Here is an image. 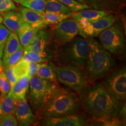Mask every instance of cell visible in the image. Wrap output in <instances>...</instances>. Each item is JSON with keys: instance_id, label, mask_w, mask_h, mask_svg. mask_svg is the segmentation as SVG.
<instances>
[{"instance_id": "6da1fadb", "label": "cell", "mask_w": 126, "mask_h": 126, "mask_svg": "<svg viewBox=\"0 0 126 126\" xmlns=\"http://www.w3.org/2000/svg\"><path fill=\"white\" fill-rule=\"evenodd\" d=\"M83 108L92 119H113L122 114L125 106L114 97L101 83L86 86L79 94Z\"/></svg>"}, {"instance_id": "7a4b0ae2", "label": "cell", "mask_w": 126, "mask_h": 126, "mask_svg": "<svg viewBox=\"0 0 126 126\" xmlns=\"http://www.w3.org/2000/svg\"><path fill=\"white\" fill-rule=\"evenodd\" d=\"M89 51L83 72L87 82H94L103 78L114 68L115 62L109 52L100 43L89 38Z\"/></svg>"}, {"instance_id": "3957f363", "label": "cell", "mask_w": 126, "mask_h": 126, "mask_svg": "<svg viewBox=\"0 0 126 126\" xmlns=\"http://www.w3.org/2000/svg\"><path fill=\"white\" fill-rule=\"evenodd\" d=\"M83 108L80 97L57 85L51 98L39 113L42 117H60L77 114Z\"/></svg>"}, {"instance_id": "277c9868", "label": "cell", "mask_w": 126, "mask_h": 126, "mask_svg": "<svg viewBox=\"0 0 126 126\" xmlns=\"http://www.w3.org/2000/svg\"><path fill=\"white\" fill-rule=\"evenodd\" d=\"M88 51V39L77 36L68 43L56 47L52 58L57 65H70L83 71Z\"/></svg>"}, {"instance_id": "5b68a950", "label": "cell", "mask_w": 126, "mask_h": 126, "mask_svg": "<svg viewBox=\"0 0 126 126\" xmlns=\"http://www.w3.org/2000/svg\"><path fill=\"white\" fill-rule=\"evenodd\" d=\"M57 85L56 82L43 79L37 75L30 79L29 102L37 115L49 101Z\"/></svg>"}, {"instance_id": "8992f818", "label": "cell", "mask_w": 126, "mask_h": 126, "mask_svg": "<svg viewBox=\"0 0 126 126\" xmlns=\"http://www.w3.org/2000/svg\"><path fill=\"white\" fill-rule=\"evenodd\" d=\"M57 79L80 94L87 86L83 71L70 65L54 66Z\"/></svg>"}, {"instance_id": "52a82bcc", "label": "cell", "mask_w": 126, "mask_h": 126, "mask_svg": "<svg viewBox=\"0 0 126 126\" xmlns=\"http://www.w3.org/2000/svg\"><path fill=\"white\" fill-rule=\"evenodd\" d=\"M100 44L111 54L120 55L125 47V39L122 28L119 24H113L98 35Z\"/></svg>"}, {"instance_id": "ba28073f", "label": "cell", "mask_w": 126, "mask_h": 126, "mask_svg": "<svg viewBox=\"0 0 126 126\" xmlns=\"http://www.w3.org/2000/svg\"><path fill=\"white\" fill-rule=\"evenodd\" d=\"M106 90L120 101L126 97V70L125 67L120 68L107 76L102 83Z\"/></svg>"}, {"instance_id": "9c48e42d", "label": "cell", "mask_w": 126, "mask_h": 126, "mask_svg": "<svg viewBox=\"0 0 126 126\" xmlns=\"http://www.w3.org/2000/svg\"><path fill=\"white\" fill-rule=\"evenodd\" d=\"M78 35L77 22L68 17L57 24L53 33V42L56 47H58L70 42Z\"/></svg>"}, {"instance_id": "30bf717a", "label": "cell", "mask_w": 126, "mask_h": 126, "mask_svg": "<svg viewBox=\"0 0 126 126\" xmlns=\"http://www.w3.org/2000/svg\"><path fill=\"white\" fill-rule=\"evenodd\" d=\"M88 120L81 115L74 114L60 117H42L38 123L45 126H83L88 125Z\"/></svg>"}, {"instance_id": "8fae6325", "label": "cell", "mask_w": 126, "mask_h": 126, "mask_svg": "<svg viewBox=\"0 0 126 126\" xmlns=\"http://www.w3.org/2000/svg\"><path fill=\"white\" fill-rule=\"evenodd\" d=\"M53 42V33L49 30L45 29V27L37 32L36 36L24 48L25 51H29L39 54H52L48 49V47Z\"/></svg>"}, {"instance_id": "7c38bea8", "label": "cell", "mask_w": 126, "mask_h": 126, "mask_svg": "<svg viewBox=\"0 0 126 126\" xmlns=\"http://www.w3.org/2000/svg\"><path fill=\"white\" fill-rule=\"evenodd\" d=\"M15 114L18 125L20 126L35 125L39 120L38 116L34 114L30 108L26 98L17 101Z\"/></svg>"}, {"instance_id": "4fadbf2b", "label": "cell", "mask_w": 126, "mask_h": 126, "mask_svg": "<svg viewBox=\"0 0 126 126\" xmlns=\"http://www.w3.org/2000/svg\"><path fill=\"white\" fill-rule=\"evenodd\" d=\"M4 25L11 32L16 33L21 25L25 22L20 12L11 10L2 14Z\"/></svg>"}, {"instance_id": "5bb4252c", "label": "cell", "mask_w": 126, "mask_h": 126, "mask_svg": "<svg viewBox=\"0 0 126 126\" xmlns=\"http://www.w3.org/2000/svg\"><path fill=\"white\" fill-rule=\"evenodd\" d=\"M44 27L40 26H34L24 22L21 25L17 32L20 44L23 48H25L33 39L39 30Z\"/></svg>"}, {"instance_id": "9a60e30c", "label": "cell", "mask_w": 126, "mask_h": 126, "mask_svg": "<svg viewBox=\"0 0 126 126\" xmlns=\"http://www.w3.org/2000/svg\"><path fill=\"white\" fill-rule=\"evenodd\" d=\"M30 78L28 75L20 77L11 88V92L15 100L18 101L20 99L26 98L29 86Z\"/></svg>"}, {"instance_id": "2e32d148", "label": "cell", "mask_w": 126, "mask_h": 126, "mask_svg": "<svg viewBox=\"0 0 126 126\" xmlns=\"http://www.w3.org/2000/svg\"><path fill=\"white\" fill-rule=\"evenodd\" d=\"M116 16L113 14H110L104 16L98 19L91 21L94 37H97L102 31L109 28L116 21Z\"/></svg>"}, {"instance_id": "e0dca14e", "label": "cell", "mask_w": 126, "mask_h": 126, "mask_svg": "<svg viewBox=\"0 0 126 126\" xmlns=\"http://www.w3.org/2000/svg\"><path fill=\"white\" fill-rule=\"evenodd\" d=\"M20 12L25 22L34 26H40L42 27L46 26L43 22V13L42 12L25 7L22 8Z\"/></svg>"}, {"instance_id": "ac0fdd59", "label": "cell", "mask_w": 126, "mask_h": 126, "mask_svg": "<svg viewBox=\"0 0 126 126\" xmlns=\"http://www.w3.org/2000/svg\"><path fill=\"white\" fill-rule=\"evenodd\" d=\"M108 14L109 12L106 11L85 9L77 12H72L70 17L75 20L79 18H83L89 21H93L101 18Z\"/></svg>"}, {"instance_id": "d6986e66", "label": "cell", "mask_w": 126, "mask_h": 126, "mask_svg": "<svg viewBox=\"0 0 126 126\" xmlns=\"http://www.w3.org/2000/svg\"><path fill=\"white\" fill-rule=\"evenodd\" d=\"M17 100L12 96L11 91L5 96L1 98L0 100V120L5 115L15 114Z\"/></svg>"}, {"instance_id": "ffe728a7", "label": "cell", "mask_w": 126, "mask_h": 126, "mask_svg": "<svg viewBox=\"0 0 126 126\" xmlns=\"http://www.w3.org/2000/svg\"><path fill=\"white\" fill-rule=\"evenodd\" d=\"M20 46L22 45L20 44L18 34L16 33L11 32L8 37L5 45L2 58V61L5 60L9 56L16 51Z\"/></svg>"}, {"instance_id": "44dd1931", "label": "cell", "mask_w": 126, "mask_h": 126, "mask_svg": "<svg viewBox=\"0 0 126 126\" xmlns=\"http://www.w3.org/2000/svg\"><path fill=\"white\" fill-rule=\"evenodd\" d=\"M54 67L53 64H48L47 62L39 63L36 75L43 79L56 82L57 79Z\"/></svg>"}, {"instance_id": "7402d4cb", "label": "cell", "mask_w": 126, "mask_h": 126, "mask_svg": "<svg viewBox=\"0 0 126 126\" xmlns=\"http://www.w3.org/2000/svg\"><path fill=\"white\" fill-rule=\"evenodd\" d=\"M45 11L70 16L72 12L68 7L57 0H46Z\"/></svg>"}, {"instance_id": "603a6c76", "label": "cell", "mask_w": 126, "mask_h": 126, "mask_svg": "<svg viewBox=\"0 0 126 126\" xmlns=\"http://www.w3.org/2000/svg\"><path fill=\"white\" fill-rule=\"evenodd\" d=\"M53 55L50 54H39L34 52L25 51L22 59L28 62H35L37 63H45L50 61L52 59Z\"/></svg>"}, {"instance_id": "cb8c5ba5", "label": "cell", "mask_w": 126, "mask_h": 126, "mask_svg": "<svg viewBox=\"0 0 126 126\" xmlns=\"http://www.w3.org/2000/svg\"><path fill=\"white\" fill-rule=\"evenodd\" d=\"M43 22L46 26L48 25H57L63 20L70 17V16L45 11L43 13Z\"/></svg>"}, {"instance_id": "d4e9b609", "label": "cell", "mask_w": 126, "mask_h": 126, "mask_svg": "<svg viewBox=\"0 0 126 126\" xmlns=\"http://www.w3.org/2000/svg\"><path fill=\"white\" fill-rule=\"evenodd\" d=\"M23 53H24V48L22 46H20L16 51L9 56L5 60L2 61L4 70L9 67H12L19 62L22 58Z\"/></svg>"}, {"instance_id": "484cf974", "label": "cell", "mask_w": 126, "mask_h": 126, "mask_svg": "<svg viewBox=\"0 0 126 126\" xmlns=\"http://www.w3.org/2000/svg\"><path fill=\"white\" fill-rule=\"evenodd\" d=\"M29 63L27 61L21 59L19 62L12 66L14 74L18 79L23 75H28Z\"/></svg>"}, {"instance_id": "4316f807", "label": "cell", "mask_w": 126, "mask_h": 126, "mask_svg": "<svg viewBox=\"0 0 126 126\" xmlns=\"http://www.w3.org/2000/svg\"><path fill=\"white\" fill-rule=\"evenodd\" d=\"M46 0H26L22 4L23 7L43 13L45 11Z\"/></svg>"}, {"instance_id": "83f0119b", "label": "cell", "mask_w": 126, "mask_h": 126, "mask_svg": "<svg viewBox=\"0 0 126 126\" xmlns=\"http://www.w3.org/2000/svg\"><path fill=\"white\" fill-rule=\"evenodd\" d=\"M11 86L4 70L0 73V95L1 98L5 96L11 90Z\"/></svg>"}, {"instance_id": "f1b7e54d", "label": "cell", "mask_w": 126, "mask_h": 126, "mask_svg": "<svg viewBox=\"0 0 126 126\" xmlns=\"http://www.w3.org/2000/svg\"><path fill=\"white\" fill-rule=\"evenodd\" d=\"M68 7L72 12H77L90 8L87 4H82L77 0H57Z\"/></svg>"}, {"instance_id": "f546056e", "label": "cell", "mask_w": 126, "mask_h": 126, "mask_svg": "<svg viewBox=\"0 0 126 126\" xmlns=\"http://www.w3.org/2000/svg\"><path fill=\"white\" fill-rule=\"evenodd\" d=\"M11 32L8 28L1 23L0 25V58L2 59L4 47L7 42V38L11 33Z\"/></svg>"}, {"instance_id": "4dcf8cb0", "label": "cell", "mask_w": 126, "mask_h": 126, "mask_svg": "<svg viewBox=\"0 0 126 126\" xmlns=\"http://www.w3.org/2000/svg\"><path fill=\"white\" fill-rule=\"evenodd\" d=\"M18 126L16 116L14 114H8L4 116L0 120V126Z\"/></svg>"}, {"instance_id": "1f68e13d", "label": "cell", "mask_w": 126, "mask_h": 126, "mask_svg": "<svg viewBox=\"0 0 126 126\" xmlns=\"http://www.w3.org/2000/svg\"><path fill=\"white\" fill-rule=\"evenodd\" d=\"M16 9V6L12 0H0V13Z\"/></svg>"}, {"instance_id": "d6a6232c", "label": "cell", "mask_w": 126, "mask_h": 126, "mask_svg": "<svg viewBox=\"0 0 126 126\" xmlns=\"http://www.w3.org/2000/svg\"><path fill=\"white\" fill-rule=\"evenodd\" d=\"M4 71L5 72L6 75H7L8 79L10 83L11 86H12L18 80V79L16 78L15 75H14L12 67H9L7 68L4 69Z\"/></svg>"}, {"instance_id": "836d02e7", "label": "cell", "mask_w": 126, "mask_h": 126, "mask_svg": "<svg viewBox=\"0 0 126 126\" xmlns=\"http://www.w3.org/2000/svg\"><path fill=\"white\" fill-rule=\"evenodd\" d=\"M39 63L35 62H29V67H28V75L30 79L34 75H36L37 72V69H38Z\"/></svg>"}, {"instance_id": "e575fe53", "label": "cell", "mask_w": 126, "mask_h": 126, "mask_svg": "<svg viewBox=\"0 0 126 126\" xmlns=\"http://www.w3.org/2000/svg\"><path fill=\"white\" fill-rule=\"evenodd\" d=\"M13 2H16L18 3V4H22L23 2H25V1H26V0H12Z\"/></svg>"}, {"instance_id": "d590c367", "label": "cell", "mask_w": 126, "mask_h": 126, "mask_svg": "<svg viewBox=\"0 0 126 126\" xmlns=\"http://www.w3.org/2000/svg\"><path fill=\"white\" fill-rule=\"evenodd\" d=\"M4 70V67H3V63L2 59L0 58V73Z\"/></svg>"}, {"instance_id": "8d00e7d4", "label": "cell", "mask_w": 126, "mask_h": 126, "mask_svg": "<svg viewBox=\"0 0 126 126\" xmlns=\"http://www.w3.org/2000/svg\"><path fill=\"white\" fill-rule=\"evenodd\" d=\"M88 2H89V3L96 2V0H88L87 2H86V4H87Z\"/></svg>"}, {"instance_id": "74e56055", "label": "cell", "mask_w": 126, "mask_h": 126, "mask_svg": "<svg viewBox=\"0 0 126 126\" xmlns=\"http://www.w3.org/2000/svg\"><path fill=\"white\" fill-rule=\"evenodd\" d=\"M2 21H3V19H2V16L0 15V25L1 24V23H2Z\"/></svg>"}, {"instance_id": "f35d334b", "label": "cell", "mask_w": 126, "mask_h": 126, "mask_svg": "<svg viewBox=\"0 0 126 126\" xmlns=\"http://www.w3.org/2000/svg\"><path fill=\"white\" fill-rule=\"evenodd\" d=\"M0 100H1V95H0Z\"/></svg>"}]
</instances>
